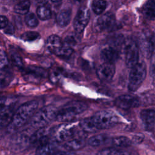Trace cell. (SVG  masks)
<instances>
[{
  "instance_id": "cell-1",
  "label": "cell",
  "mask_w": 155,
  "mask_h": 155,
  "mask_svg": "<svg viewBox=\"0 0 155 155\" xmlns=\"http://www.w3.org/2000/svg\"><path fill=\"white\" fill-rule=\"evenodd\" d=\"M39 104L36 101H30L24 103L15 111L12 120L7 126L10 131H15L24 126L30 120L37 110Z\"/></svg>"
},
{
  "instance_id": "cell-18",
  "label": "cell",
  "mask_w": 155,
  "mask_h": 155,
  "mask_svg": "<svg viewBox=\"0 0 155 155\" xmlns=\"http://www.w3.org/2000/svg\"><path fill=\"white\" fill-rule=\"evenodd\" d=\"M49 130L46 127L38 128V130L34 132L29 137V142L31 143L39 144L41 142L47 140V135L49 134Z\"/></svg>"
},
{
  "instance_id": "cell-11",
  "label": "cell",
  "mask_w": 155,
  "mask_h": 155,
  "mask_svg": "<svg viewBox=\"0 0 155 155\" xmlns=\"http://www.w3.org/2000/svg\"><path fill=\"white\" fill-rule=\"evenodd\" d=\"M97 76L102 81H111L115 73V65L113 63L104 62L100 65L96 70Z\"/></svg>"
},
{
  "instance_id": "cell-30",
  "label": "cell",
  "mask_w": 155,
  "mask_h": 155,
  "mask_svg": "<svg viewBox=\"0 0 155 155\" xmlns=\"http://www.w3.org/2000/svg\"><path fill=\"white\" fill-rule=\"evenodd\" d=\"M96 155H130L127 152L121 151L116 148H107L100 150Z\"/></svg>"
},
{
  "instance_id": "cell-24",
  "label": "cell",
  "mask_w": 155,
  "mask_h": 155,
  "mask_svg": "<svg viewBox=\"0 0 155 155\" xmlns=\"http://www.w3.org/2000/svg\"><path fill=\"white\" fill-rule=\"evenodd\" d=\"M46 44L47 48L52 53L58 50L63 45L61 38L58 36L54 35H51L47 38Z\"/></svg>"
},
{
  "instance_id": "cell-41",
  "label": "cell",
  "mask_w": 155,
  "mask_h": 155,
  "mask_svg": "<svg viewBox=\"0 0 155 155\" xmlns=\"http://www.w3.org/2000/svg\"><path fill=\"white\" fill-rule=\"evenodd\" d=\"M4 28H5V33H7L12 34V33H13V32H14L13 27L12 25L9 24H8Z\"/></svg>"
},
{
  "instance_id": "cell-17",
  "label": "cell",
  "mask_w": 155,
  "mask_h": 155,
  "mask_svg": "<svg viewBox=\"0 0 155 155\" xmlns=\"http://www.w3.org/2000/svg\"><path fill=\"white\" fill-rule=\"evenodd\" d=\"M86 142L84 139L81 137L71 138V139L65 142L63 147L65 150L69 151H73L80 150L85 147Z\"/></svg>"
},
{
  "instance_id": "cell-15",
  "label": "cell",
  "mask_w": 155,
  "mask_h": 155,
  "mask_svg": "<svg viewBox=\"0 0 155 155\" xmlns=\"http://www.w3.org/2000/svg\"><path fill=\"white\" fill-rule=\"evenodd\" d=\"M119 57V53L116 47L108 46L104 48L101 52V58L104 62L114 64Z\"/></svg>"
},
{
  "instance_id": "cell-39",
  "label": "cell",
  "mask_w": 155,
  "mask_h": 155,
  "mask_svg": "<svg viewBox=\"0 0 155 155\" xmlns=\"http://www.w3.org/2000/svg\"><path fill=\"white\" fill-rule=\"evenodd\" d=\"M52 155H75L72 151H55Z\"/></svg>"
},
{
  "instance_id": "cell-34",
  "label": "cell",
  "mask_w": 155,
  "mask_h": 155,
  "mask_svg": "<svg viewBox=\"0 0 155 155\" xmlns=\"http://www.w3.org/2000/svg\"><path fill=\"white\" fill-rule=\"evenodd\" d=\"M11 61L14 65L19 68H22L23 66L22 60L20 55L17 53H14L11 54Z\"/></svg>"
},
{
  "instance_id": "cell-28",
  "label": "cell",
  "mask_w": 155,
  "mask_h": 155,
  "mask_svg": "<svg viewBox=\"0 0 155 155\" xmlns=\"http://www.w3.org/2000/svg\"><path fill=\"white\" fill-rule=\"evenodd\" d=\"M107 7V2L105 0H94L91 4V8L96 15L101 14Z\"/></svg>"
},
{
  "instance_id": "cell-43",
  "label": "cell",
  "mask_w": 155,
  "mask_h": 155,
  "mask_svg": "<svg viewBox=\"0 0 155 155\" xmlns=\"http://www.w3.org/2000/svg\"><path fill=\"white\" fill-rule=\"evenodd\" d=\"M75 2H81L82 1H83V0H74Z\"/></svg>"
},
{
  "instance_id": "cell-14",
  "label": "cell",
  "mask_w": 155,
  "mask_h": 155,
  "mask_svg": "<svg viewBox=\"0 0 155 155\" xmlns=\"http://www.w3.org/2000/svg\"><path fill=\"white\" fill-rule=\"evenodd\" d=\"M154 109H143L140 113V119L144 127L148 130H153L154 127Z\"/></svg>"
},
{
  "instance_id": "cell-7",
  "label": "cell",
  "mask_w": 155,
  "mask_h": 155,
  "mask_svg": "<svg viewBox=\"0 0 155 155\" xmlns=\"http://www.w3.org/2000/svg\"><path fill=\"white\" fill-rule=\"evenodd\" d=\"M23 76L25 81L32 83H39L42 79L47 76V71L44 68L36 67L30 66L23 71Z\"/></svg>"
},
{
  "instance_id": "cell-27",
  "label": "cell",
  "mask_w": 155,
  "mask_h": 155,
  "mask_svg": "<svg viewBox=\"0 0 155 155\" xmlns=\"http://www.w3.org/2000/svg\"><path fill=\"white\" fill-rule=\"evenodd\" d=\"M30 7V2L29 0H24L17 4L15 7L14 10L15 13L19 15H26L28 13Z\"/></svg>"
},
{
  "instance_id": "cell-31",
  "label": "cell",
  "mask_w": 155,
  "mask_h": 155,
  "mask_svg": "<svg viewBox=\"0 0 155 155\" xmlns=\"http://www.w3.org/2000/svg\"><path fill=\"white\" fill-rule=\"evenodd\" d=\"M73 49L71 47L65 46L64 44L58 50L54 51L53 53L60 57H68L73 53Z\"/></svg>"
},
{
  "instance_id": "cell-16",
  "label": "cell",
  "mask_w": 155,
  "mask_h": 155,
  "mask_svg": "<svg viewBox=\"0 0 155 155\" xmlns=\"http://www.w3.org/2000/svg\"><path fill=\"white\" fill-rule=\"evenodd\" d=\"M14 112V107L11 104L0 110V129L6 127L9 125Z\"/></svg>"
},
{
  "instance_id": "cell-12",
  "label": "cell",
  "mask_w": 155,
  "mask_h": 155,
  "mask_svg": "<svg viewBox=\"0 0 155 155\" xmlns=\"http://www.w3.org/2000/svg\"><path fill=\"white\" fill-rule=\"evenodd\" d=\"M115 24V17L110 12L105 13L101 16L95 24V28L97 31L111 28Z\"/></svg>"
},
{
  "instance_id": "cell-38",
  "label": "cell",
  "mask_w": 155,
  "mask_h": 155,
  "mask_svg": "<svg viewBox=\"0 0 155 155\" xmlns=\"http://www.w3.org/2000/svg\"><path fill=\"white\" fill-rule=\"evenodd\" d=\"M8 24V19L4 16H0V29L4 28Z\"/></svg>"
},
{
  "instance_id": "cell-44",
  "label": "cell",
  "mask_w": 155,
  "mask_h": 155,
  "mask_svg": "<svg viewBox=\"0 0 155 155\" xmlns=\"http://www.w3.org/2000/svg\"><path fill=\"white\" fill-rule=\"evenodd\" d=\"M53 2H58L59 0H51Z\"/></svg>"
},
{
  "instance_id": "cell-9",
  "label": "cell",
  "mask_w": 155,
  "mask_h": 155,
  "mask_svg": "<svg viewBox=\"0 0 155 155\" xmlns=\"http://www.w3.org/2000/svg\"><path fill=\"white\" fill-rule=\"evenodd\" d=\"M76 133L74 125L65 124L60 126L54 133V138L58 142H64L73 138Z\"/></svg>"
},
{
  "instance_id": "cell-25",
  "label": "cell",
  "mask_w": 155,
  "mask_h": 155,
  "mask_svg": "<svg viewBox=\"0 0 155 155\" xmlns=\"http://www.w3.org/2000/svg\"><path fill=\"white\" fill-rule=\"evenodd\" d=\"M108 139V136L104 134H96L90 137L87 140V143L92 147H98L104 144Z\"/></svg>"
},
{
  "instance_id": "cell-6",
  "label": "cell",
  "mask_w": 155,
  "mask_h": 155,
  "mask_svg": "<svg viewBox=\"0 0 155 155\" xmlns=\"http://www.w3.org/2000/svg\"><path fill=\"white\" fill-rule=\"evenodd\" d=\"M125 63L128 68H131L139 62V48L137 43L129 40L125 45Z\"/></svg>"
},
{
  "instance_id": "cell-5",
  "label": "cell",
  "mask_w": 155,
  "mask_h": 155,
  "mask_svg": "<svg viewBox=\"0 0 155 155\" xmlns=\"http://www.w3.org/2000/svg\"><path fill=\"white\" fill-rule=\"evenodd\" d=\"M91 117L99 130L110 128L119 122L118 117L109 110L99 111Z\"/></svg>"
},
{
  "instance_id": "cell-32",
  "label": "cell",
  "mask_w": 155,
  "mask_h": 155,
  "mask_svg": "<svg viewBox=\"0 0 155 155\" xmlns=\"http://www.w3.org/2000/svg\"><path fill=\"white\" fill-rule=\"evenodd\" d=\"M26 24L30 27H35L38 25V20L36 15L33 13H27L25 16Z\"/></svg>"
},
{
  "instance_id": "cell-36",
  "label": "cell",
  "mask_w": 155,
  "mask_h": 155,
  "mask_svg": "<svg viewBox=\"0 0 155 155\" xmlns=\"http://www.w3.org/2000/svg\"><path fill=\"white\" fill-rule=\"evenodd\" d=\"M8 61L6 54L4 52L0 53V68L7 67Z\"/></svg>"
},
{
  "instance_id": "cell-20",
  "label": "cell",
  "mask_w": 155,
  "mask_h": 155,
  "mask_svg": "<svg viewBox=\"0 0 155 155\" xmlns=\"http://www.w3.org/2000/svg\"><path fill=\"white\" fill-rule=\"evenodd\" d=\"M71 17V10L69 8H64L61 10L56 16L58 24L62 27L67 26L70 22Z\"/></svg>"
},
{
  "instance_id": "cell-42",
  "label": "cell",
  "mask_w": 155,
  "mask_h": 155,
  "mask_svg": "<svg viewBox=\"0 0 155 155\" xmlns=\"http://www.w3.org/2000/svg\"><path fill=\"white\" fill-rule=\"evenodd\" d=\"M49 0H37V2L41 4V5H47Z\"/></svg>"
},
{
  "instance_id": "cell-8",
  "label": "cell",
  "mask_w": 155,
  "mask_h": 155,
  "mask_svg": "<svg viewBox=\"0 0 155 155\" xmlns=\"http://www.w3.org/2000/svg\"><path fill=\"white\" fill-rule=\"evenodd\" d=\"M115 105L122 110H130L138 107L140 105L139 99L131 94H122L114 101Z\"/></svg>"
},
{
  "instance_id": "cell-19",
  "label": "cell",
  "mask_w": 155,
  "mask_h": 155,
  "mask_svg": "<svg viewBox=\"0 0 155 155\" xmlns=\"http://www.w3.org/2000/svg\"><path fill=\"white\" fill-rule=\"evenodd\" d=\"M56 150L54 145L46 140L38 145L36 150V155H52Z\"/></svg>"
},
{
  "instance_id": "cell-13",
  "label": "cell",
  "mask_w": 155,
  "mask_h": 155,
  "mask_svg": "<svg viewBox=\"0 0 155 155\" xmlns=\"http://www.w3.org/2000/svg\"><path fill=\"white\" fill-rule=\"evenodd\" d=\"M140 50L142 54L147 58H151L154 48V39L153 35H145L140 42Z\"/></svg>"
},
{
  "instance_id": "cell-37",
  "label": "cell",
  "mask_w": 155,
  "mask_h": 155,
  "mask_svg": "<svg viewBox=\"0 0 155 155\" xmlns=\"http://www.w3.org/2000/svg\"><path fill=\"white\" fill-rule=\"evenodd\" d=\"M143 138H144V136L141 133H139V134H135L133 137L132 140H131V142H133L134 143H140L143 141Z\"/></svg>"
},
{
  "instance_id": "cell-26",
  "label": "cell",
  "mask_w": 155,
  "mask_h": 155,
  "mask_svg": "<svg viewBox=\"0 0 155 155\" xmlns=\"http://www.w3.org/2000/svg\"><path fill=\"white\" fill-rule=\"evenodd\" d=\"M111 142L114 146L120 148L130 147L132 143L131 140L128 137L124 136H120L114 137L112 139Z\"/></svg>"
},
{
  "instance_id": "cell-22",
  "label": "cell",
  "mask_w": 155,
  "mask_h": 155,
  "mask_svg": "<svg viewBox=\"0 0 155 155\" xmlns=\"http://www.w3.org/2000/svg\"><path fill=\"white\" fill-rule=\"evenodd\" d=\"M79 127L84 132L87 133H92L99 131L91 117L81 120L79 122Z\"/></svg>"
},
{
  "instance_id": "cell-29",
  "label": "cell",
  "mask_w": 155,
  "mask_h": 155,
  "mask_svg": "<svg viewBox=\"0 0 155 155\" xmlns=\"http://www.w3.org/2000/svg\"><path fill=\"white\" fill-rule=\"evenodd\" d=\"M36 12L39 18L42 21L50 19L51 15V10L47 5H40L38 7Z\"/></svg>"
},
{
  "instance_id": "cell-4",
  "label": "cell",
  "mask_w": 155,
  "mask_h": 155,
  "mask_svg": "<svg viewBox=\"0 0 155 155\" xmlns=\"http://www.w3.org/2000/svg\"><path fill=\"white\" fill-rule=\"evenodd\" d=\"M146 65L143 62H138L131 68L128 84L129 91L134 92L137 90L146 77Z\"/></svg>"
},
{
  "instance_id": "cell-23",
  "label": "cell",
  "mask_w": 155,
  "mask_h": 155,
  "mask_svg": "<svg viewBox=\"0 0 155 155\" xmlns=\"http://www.w3.org/2000/svg\"><path fill=\"white\" fill-rule=\"evenodd\" d=\"M142 13L145 18L154 20L155 17V0H148L142 7Z\"/></svg>"
},
{
  "instance_id": "cell-3",
  "label": "cell",
  "mask_w": 155,
  "mask_h": 155,
  "mask_svg": "<svg viewBox=\"0 0 155 155\" xmlns=\"http://www.w3.org/2000/svg\"><path fill=\"white\" fill-rule=\"evenodd\" d=\"M57 110L53 106H46L39 110H36L30 119L32 127L40 128L46 127L50 122L56 118Z\"/></svg>"
},
{
  "instance_id": "cell-40",
  "label": "cell",
  "mask_w": 155,
  "mask_h": 155,
  "mask_svg": "<svg viewBox=\"0 0 155 155\" xmlns=\"http://www.w3.org/2000/svg\"><path fill=\"white\" fill-rule=\"evenodd\" d=\"M9 104H7V100L4 97H0V110L7 106Z\"/></svg>"
},
{
  "instance_id": "cell-10",
  "label": "cell",
  "mask_w": 155,
  "mask_h": 155,
  "mask_svg": "<svg viewBox=\"0 0 155 155\" xmlns=\"http://www.w3.org/2000/svg\"><path fill=\"white\" fill-rule=\"evenodd\" d=\"M90 18V12L88 8L82 7L79 8L74 20V28L75 31L78 33H82L87 25L88 24Z\"/></svg>"
},
{
  "instance_id": "cell-35",
  "label": "cell",
  "mask_w": 155,
  "mask_h": 155,
  "mask_svg": "<svg viewBox=\"0 0 155 155\" xmlns=\"http://www.w3.org/2000/svg\"><path fill=\"white\" fill-rule=\"evenodd\" d=\"M76 43V39L75 37L73 35H69L65 38L64 45L65 46L71 47L72 46L75 45Z\"/></svg>"
},
{
  "instance_id": "cell-2",
  "label": "cell",
  "mask_w": 155,
  "mask_h": 155,
  "mask_svg": "<svg viewBox=\"0 0 155 155\" xmlns=\"http://www.w3.org/2000/svg\"><path fill=\"white\" fill-rule=\"evenodd\" d=\"M87 104L78 101H71L60 110H57L55 119L59 122H65L73 120L77 116L87 109Z\"/></svg>"
},
{
  "instance_id": "cell-21",
  "label": "cell",
  "mask_w": 155,
  "mask_h": 155,
  "mask_svg": "<svg viewBox=\"0 0 155 155\" xmlns=\"http://www.w3.org/2000/svg\"><path fill=\"white\" fill-rule=\"evenodd\" d=\"M13 79L12 71L7 67L0 68V88L8 86Z\"/></svg>"
},
{
  "instance_id": "cell-33",
  "label": "cell",
  "mask_w": 155,
  "mask_h": 155,
  "mask_svg": "<svg viewBox=\"0 0 155 155\" xmlns=\"http://www.w3.org/2000/svg\"><path fill=\"white\" fill-rule=\"evenodd\" d=\"M39 33L33 31H26L21 35V39L25 41H33L39 39Z\"/></svg>"
}]
</instances>
